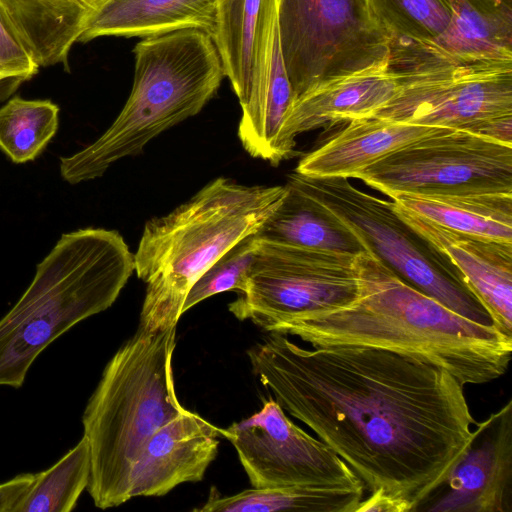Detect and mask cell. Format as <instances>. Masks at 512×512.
<instances>
[{
  "label": "cell",
  "mask_w": 512,
  "mask_h": 512,
  "mask_svg": "<svg viewBox=\"0 0 512 512\" xmlns=\"http://www.w3.org/2000/svg\"><path fill=\"white\" fill-rule=\"evenodd\" d=\"M270 333L247 351L261 383L369 493L407 500L413 512L471 441L476 422L464 385L442 368L389 350L307 349Z\"/></svg>",
  "instance_id": "cell-1"
},
{
  "label": "cell",
  "mask_w": 512,
  "mask_h": 512,
  "mask_svg": "<svg viewBox=\"0 0 512 512\" xmlns=\"http://www.w3.org/2000/svg\"><path fill=\"white\" fill-rule=\"evenodd\" d=\"M357 299L344 307L285 318L266 331L312 347L365 346L435 365L462 385L484 384L508 369L512 337L471 321L405 283L371 253L356 257Z\"/></svg>",
  "instance_id": "cell-2"
},
{
  "label": "cell",
  "mask_w": 512,
  "mask_h": 512,
  "mask_svg": "<svg viewBox=\"0 0 512 512\" xmlns=\"http://www.w3.org/2000/svg\"><path fill=\"white\" fill-rule=\"evenodd\" d=\"M285 185L248 186L219 177L168 214L146 222L135 273L146 283L140 327L176 326L198 278L227 250L256 234L278 208Z\"/></svg>",
  "instance_id": "cell-3"
},
{
  "label": "cell",
  "mask_w": 512,
  "mask_h": 512,
  "mask_svg": "<svg viewBox=\"0 0 512 512\" xmlns=\"http://www.w3.org/2000/svg\"><path fill=\"white\" fill-rule=\"evenodd\" d=\"M134 271V253L118 231L90 227L63 234L0 319V386L22 387L38 355L111 307Z\"/></svg>",
  "instance_id": "cell-4"
},
{
  "label": "cell",
  "mask_w": 512,
  "mask_h": 512,
  "mask_svg": "<svg viewBox=\"0 0 512 512\" xmlns=\"http://www.w3.org/2000/svg\"><path fill=\"white\" fill-rule=\"evenodd\" d=\"M176 326L149 331L139 326L106 364L82 416L90 450L87 490L107 509L130 497L132 467L143 446L185 407L175 390Z\"/></svg>",
  "instance_id": "cell-5"
},
{
  "label": "cell",
  "mask_w": 512,
  "mask_h": 512,
  "mask_svg": "<svg viewBox=\"0 0 512 512\" xmlns=\"http://www.w3.org/2000/svg\"><path fill=\"white\" fill-rule=\"evenodd\" d=\"M133 52V86L116 119L96 141L60 158V174L70 184L101 177L118 160L139 154L159 134L197 115L226 77L212 36L200 29L146 37Z\"/></svg>",
  "instance_id": "cell-6"
},
{
  "label": "cell",
  "mask_w": 512,
  "mask_h": 512,
  "mask_svg": "<svg viewBox=\"0 0 512 512\" xmlns=\"http://www.w3.org/2000/svg\"><path fill=\"white\" fill-rule=\"evenodd\" d=\"M287 181L347 225L367 252L405 283L471 321L493 325L458 268L413 229L392 202L359 190L347 178H316L295 171Z\"/></svg>",
  "instance_id": "cell-7"
},
{
  "label": "cell",
  "mask_w": 512,
  "mask_h": 512,
  "mask_svg": "<svg viewBox=\"0 0 512 512\" xmlns=\"http://www.w3.org/2000/svg\"><path fill=\"white\" fill-rule=\"evenodd\" d=\"M396 69L402 71L399 89L373 116L512 145V61L429 58Z\"/></svg>",
  "instance_id": "cell-8"
},
{
  "label": "cell",
  "mask_w": 512,
  "mask_h": 512,
  "mask_svg": "<svg viewBox=\"0 0 512 512\" xmlns=\"http://www.w3.org/2000/svg\"><path fill=\"white\" fill-rule=\"evenodd\" d=\"M277 19L295 99L330 82L389 66V39L366 0H277Z\"/></svg>",
  "instance_id": "cell-9"
},
{
  "label": "cell",
  "mask_w": 512,
  "mask_h": 512,
  "mask_svg": "<svg viewBox=\"0 0 512 512\" xmlns=\"http://www.w3.org/2000/svg\"><path fill=\"white\" fill-rule=\"evenodd\" d=\"M356 257L257 238L246 286L228 309L266 330L291 316L347 306L359 294Z\"/></svg>",
  "instance_id": "cell-10"
},
{
  "label": "cell",
  "mask_w": 512,
  "mask_h": 512,
  "mask_svg": "<svg viewBox=\"0 0 512 512\" xmlns=\"http://www.w3.org/2000/svg\"><path fill=\"white\" fill-rule=\"evenodd\" d=\"M357 178L390 197L512 195V145L444 128L382 158Z\"/></svg>",
  "instance_id": "cell-11"
},
{
  "label": "cell",
  "mask_w": 512,
  "mask_h": 512,
  "mask_svg": "<svg viewBox=\"0 0 512 512\" xmlns=\"http://www.w3.org/2000/svg\"><path fill=\"white\" fill-rule=\"evenodd\" d=\"M222 437L235 448L254 488H364L327 444L294 424L272 398L258 412L222 429Z\"/></svg>",
  "instance_id": "cell-12"
},
{
  "label": "cell",
  "mask_w": 512,
  "mask_h": 512,
  "mask_svg": "<svg viewBox=\"0 0 512 512\" xmlns=\"http://www.w3.org/2000/svg\"><path fill=\"white\" fill-rule=\"evenodd\" d=\"M216 9L213 40L242 110L238 137L250 156L262 159L277 0H216Z\"/></svg>",
  "instance_id": "cell-13"
},
{
  "label": "cell",
  "mask_w": 512,
  "mask_h": 512,
  "mask_svg": "<svg viewBox=\"0 0 512 512\" xmlns=\"http://www.w3.org/2000/svg\"><path fill=\"white\" fill-rule=\"evenodd\" d=\"M512 512V401L476 424L446 478L413 512Z\"/></svg>",
  "instance_id": "cell-14"
},
{
  "label": "cell",
  "mask_w": 512,
  "mask_h": 512,
  "mask_svg": "<svg viewBox=\"0 0 512 512\" xmlns=\"http://www.w3.org/2000/svg\"><path fill=\"white\" fill-rule=\"evenodd\" d=\"M222 428L184 409L147 440L130 476V497L164 496L176 486L199 482L215 460Z\"/></svg>",
  "instance_id": "cell-15"
},
{
  "label": "cell",
  "mask_w": 512,
  "mask_h": 512,
  "mask_svg": "<svg viewBox=\"0 0 512 512\" xmlns=\"http://www.w3.org/2000/svg\"><path fill=\"white\" fill-rule=\"evenodd\" d=\"M395 210L451 260L489 313L493 325L512 337V242L461 233Z\"/></svg>",
  "instance_id": "cell-16"
},
{
  "label": "cell",
  "mask_w": 512,
  "mask_h": 512,
  "mask_svg": "<svg viewBox=\"0 0 512 512\" xmlns=\"http://www.w3.org/2000/svg\"><path fill=\"white\" fill-rule=\"evenodd\" d=\"M401 80L402 71L388 66L330 82L295 99L282 130L288 158L301 133L373 116L394 97Z\"/></svg>",
  "instance_id": "cell-17"
},
{
  "label": "cell",
  "mask_w": 512,
  "mask_h": 512,
  "mask_svg": "<svg viewBox=\"0 0 512 512\" xmlns=\"http://www.w3.org/2000/svg\"><path fill=\"white\" fill-rule=\"evenodd\" d=\"M443 129L376 116L352 120L325 144L306 154L295 171L316 178H357L382 158Z\"/></svg>",
  "instance_id": "cell-18"
},
{
  "label": "cell",
  "mask_w": 512,
  "mask_h": 512,
  "mask_svg": "<svg viewBox=\"0 0 512 512\" xmlns=\"http://www.w3.org/2000/svg\"><path fill=\"white\" fill-rule=\"evenodd\" d=\"M108 0H0L20 41L38 67L67 63L73 44Z\"/></svg>",
  "instance_id": "cell-19"
},
{
  "label": "cell",
  "mask_w": 512,
  "mask_h": 512,
  "mask_svg": "<svg viewBox=\"0 0 512 512\" xmlns=\"http://www.w3.org/2000/svg\"><path fill=\"white\" fill-rule=\"evenodd\" d=\"M205 31L214 39L216 0H108L79 38L152 37L181 29Z\"/></svg>",
  "instance_id": "cell-20"
},
{
  "label": "cell",
  "mask_w": 512,
  "mask_h": 512,
  "mask_svg": "<svg viewBox=\"0 0 512 512\" xmlns=\"http://www.w3.org/2000/svg\"><path fill=\"white\" fill-rule=\"evenodd\" d=\"M451 28L434 56L454 62L512 61V0H446Z\"/></svg>",
  "instance_id": "cell-21"
},
{
  "label": "cell",
  "mask_w": 512,
  "mask_h": 512,
  "mask_svg": "<svg viewBox=\"0 0 512 512\" xmlns=\"http://www.w3.org/2000/svg\"><path fill=\"white\" fill-rule=\"evenodd\" d=\"M278 208L256 233L260 240L358 256L363 243L340 219L287 181Z\"/></svg>",
  "instance_id": "cell-22"
},
{
  "label": "cell",
  "mask_w": 512,
  "mask_h": 512,
  "mask_svg": "<svg viewBox=\"0 0 512 512\" xmlns=\"http://www.w3.org/2000/svg\"><path fill=\"white\" fill-rule=\"evenodd\" d=\"M396 209L436 225L487 239L512 242V195H415L391 197Z\"/></svg>",
  "instance_id": "cell-23"
},
{
  "label": "cell",
  "mask_w": 512,
  "mask_h": 512,
  "mask_svg": "<svg viewBox=\"0 0 512 512\" xmlns=\"http://www.w3.org/2000/svg\"><path fill=\"white\" fill-rule=\"evenodd\" d=\"M390 44L389 62L434 56L448 34L452 14L446 0H366Z\"/></svg>",
  "instance_id": "cell-24"
},
{
  "label": "cell",
  "mask_w": 512,
  "mask_h": 512,
  "mask_svg": "<svg viewBox=\"0 0 512 512\" xmlns=\"http://www.w3.org/2000/svg\"><path fill=\"white\" fill-rule=\"evenodd\" d=\"M364 488L283 486L251 488L233 495H220L211 487L209 497L197 512H356Z\"/></svg>",
  "instance_id": "cell-25"
},
{
  "label": "cell",
  "mask_w": 512,
  "mask_h": 512,
  "mask_svg": "<svg viewBox=\"0 0 512 512\" xmlns=\"http://www.w3.org/2000/svg\"><path fill=\"white\" fill-rule=\"evenodd\" d=\"M90 450L81 440L50 468L35 474L33 484L12 512H70L90 478Z\"/></svg>",
  "instance_id": "cell-26"
},
{
  "label": "cell",
  "mask_w": 512,
  "mask_h": 512,
  "mask_svg": "<svg viewBox=\"0 0 512 512\" xmlns=\"http://www.w3.org/2000/svg\"><path fill=\"white\" fill-rule=\"evenodd\" d=\"M59 126V107L51 100L11 98L0 107V150L14 163L35 160Z\"/></svg>",
  "instance_id": "cell-27"
},
{
  "label": "cell",
  "mask_w": 512,
  "mask_h": 512,
  "mask_svg": "<svg viewBox=\"0 0 512 512\" xmlns=\"http://www.w3.org/2000/svg\"><path fill=\"white\" fill-rule=\"evenodd\" d=\"M256 249L257 238L255 234H251L221 255L193 284L185 298L182 313L216 294L227 291L242 292Z\"/></svg>",
  "instance_id": "cell-28"
},
{
  "label": "cell",
  "mask_w": 512,
  "mask_h": 512,
  "mask_svg": "<svg viewBox=\"0 0 512 512\" xmlns=\"http://www.w3.org/2000/svg\"><path fill=\"white\" fill-rule=\"evenodd\" d=\"M38 69L0 8V80L23 82L31 79Z\"/></svg>",
  "instance_id": "cell-29"
},
{
  "label": "cell",
  "mask_w": 512,
  "mask_h": 512,
  "mask_svg": "<svg viewBox=\"0 0 512 512\" xmlns=\"http://www.w3.org/2000/svg\"><path fill=\"white\" fill-rule=\"evenodd\" d=\"M35 474L24 473L0 483V512H12L33 484Z\"/></svg>",
  "instance_id": "cell-30"
},
{
  "label": "cell",
  "mask_w": 512,
  "mask_h": 512,
  "mask_svg": "<svg viewBox=\"0 0 512 512\" xmlns=\"http://www.w3.org/2000/svg\"><path fill=\"white\" fill-rule=\"evenodd\" d=\"M369 494L367 498L360 501L356 512H407L412 509V505L407 500L383 491Z\"/></svg>",
  "instance_id": "cell-31"
},
{
  "label": "cell",
  "mask_w": 512,
  "mask_h": 512,
  "mask_svg": "<svg viewBox=\"0 0 512 512\" xmlns=\"http://www.w3.org/2000/svg\"><path fill=\"white\" fill-rule=\"evenodd\" d=\"M20 83L21 82L14 80H0V102L6 99L10 94H12Z\"/></svg>",
  "instance_id": "cell-32"
}]
</instances>
